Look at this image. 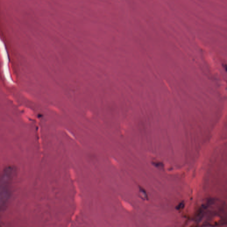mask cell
I'll return each instance as SVG.
<instances>
[{
    "label": "cell",
    "mask_w": 227,
    "mask_h": 227,
    "mask_svg": "<svg viewBox=\"0 0 227 227\" xmlns=\"http://www.w3.org/2000/svg\"><path fill=\"white\" fill-rule=\"evenodd\" d=\"M184 207V203L183 202H181V203L177 207L176 209L177 210H179L180 209H182V208H183Z\"/></svg>",
    "instance_id": "1"
}]
</instances>
